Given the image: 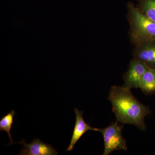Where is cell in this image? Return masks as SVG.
<instances>
[{
	"mask_svg": "<svg viewBox=\"0 0 155 155\" xmlns=\"http://www.w3.org/2000/svg\"><path fill=\"white\" fill-rule=\"evenodd\" d=\"M116 121L122 124H131L145 131V116L150 114L148 107L142 104L134 97L130 89L113 86L109 94Z\"/></svg>",
	"mask_w": 155,
	"mask_h": 155,
	"instance_id": "obj_1",
	"label": "cell"
},
{
	"mask_svg": "<svg viewBox=\"0 0 155 155\" xmlns=\"http://www.w3.org/2000/svg\"><path fill=\"white\" fill-rule=\"evenodd\" d=\"M127 10L131 43L135 46L145 41L155 40V22L132 3L127 4Z\"/></svg>",
	"mask_w": 155,
	"mask_h": 155,
	"instance_id": "obj_2",
	"label": "cell"
},
{
	"mask_svg": "<svg viewBox=\"0 0 155 155\" xmlns=\"http://www.w3.org/2000/svg\"><path fill=\"white\" fill-rule=\"evenodd\" d=\"M123 124L116 121L106 128H98L97 131L102 134L104 143L103 155L110 154L114 151H127L126 141L122 134Z\"/></svg>",
	"mask_w": 155,
	"mask_h": 155,
	"instance_id": "obj_3",
	"label": "cell"
},
{
	"mask_svg": "<svg viewBox=\"0 0 155 155\" xmlns=\"http://www.w3.org/2000/svg\"><path fill=\"white\" fill-rule=\"evenodd\" d=\"M147 68L140 61L134 59L131 60L128 70L124 75V84L122 87L130 90L140 88L142 77Z\"/></svg>",
	"mask_w": 155,
	"mask_h": 155,
	"instance_id": "obj_4",
	"label": "cell"
},
{
	"mask_svg": "<svg viewBox=\"0 0 155 155\" xmlns=\"http://www.w3.org/2000/svg\"><path fill=\"white\" fill-rule=\"evenodd\" d=\"M133 56L134 59L142 62L149 69L155 70V40L134 46Z\"/></svg>",
	"mask_w": 155,
	"mask_h": 155,
	"instance_id": "obj_5",
	"label": "cell"
},
{
	"mask_svg": "<svg viewBox=\"0 0 155 155\" xmlns=\"http://www.w3.org/2000/svg\"><path fill=\"white\" fill-rule=\"evenodd\" d=\"M23 145L19 155H57L56 150L51 144L45 143L39 139L35 138L31 143H25V140L16 143Z\"/></svg>",
	"mask_w": 155,
	"mask_h": 155,
	"instance_id": "obj_6",
	"label": "cell"
},
{
	"mask_svg": "<svg viewBox=\"0 0 155 155\" xmlns=\"http://www.w3.org/2000/svg\"><path fill=\"white\" fill-rule=\"evenodd\" d=\"M75 123L70 144L66 150L67 151H71L81 137L88 130L97 131L98 128L91 127L90 124H87L83 117V111H79L75 108Z\"/></svg>",
	"mask_w": 155,
	"mask_h": 155,
	"instance_id": "obj_7",
	"label": "cell"
},
{
	"mask_svg": "<svg viewBox=\"0 0 155 155\" xmlns=\"http://www.w3.org/2000/svg\"><path fill=\"white\" fill-rule=\"evenodd\" d=\"M146 94L155 93V70L147 68L143 75L140 87Z\"/></svg>",
	"mask_w": 155,
	"mask_h": 155,
	"instance_id": "obj_8",
	"label": "cell"
},
{
	"mask_svg": "<svg viewBox=\"0 0 155 155\" xmlns=\"http://www.w3.org/2000/svg\"><path fill=\"white\" fill-rule=\"evenodd\" d=\"M137 7L147 17L155 22V0H137Z\"/></svg>",
	"mask_w": 155,
	"mask_h": 155,
	"instance_id": "obj_9",
	"label": "cell"
},
{
	"mask_svg": "<svg viewBox=\"0 0 155 155\" xmlns=\"http://www.w3.org/2000/svg\"><path fill=\"white\" fill-rule=\"evenodd\" d=\"M16 115V113L14 110H12L11 112L3 116L0 120V131H5L8 133L9 137L10 139V143L8 145L13 144L11 134V130L12 125L14 123V116Z\"/></svg>",
	"mask_w": 155,
	"mask_h": 155,
	"instance_id": "obj_10",
	"label": "cell"
}]
</instances>
